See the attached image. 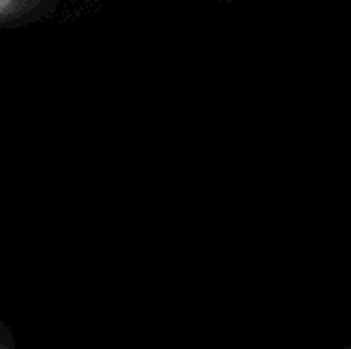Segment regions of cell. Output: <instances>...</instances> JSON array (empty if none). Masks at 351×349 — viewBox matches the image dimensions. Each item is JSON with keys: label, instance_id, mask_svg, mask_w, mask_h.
<instances>
[{"label": "cell", "instance_id": "obj_2", "mask_svg": "<svg viewBox=\"0 0 351 349\" xmlns=\"http://www.w3.org/2000/svg\"><path fill=\"white\" fill-rule=\"evenodd\" d=\"M0 349H16V341L10 333V329L0 321Z\"/></svg>", "mask_w": 351, "mask_h": 349}, {"label": "cell", "instance_id": "obj_1", "mask_svg": "<svg viewBox=\"0 0 351 349\" xmlns=\"http://www.w3.org/2000/svg\"><path fill=\"white\" fill-rule=\"evenodd\" d=\"M39 0H0V23H12L33 12Z\"/></svg>", "mask_w": 351, "mask_h": 349}]
</instances>
